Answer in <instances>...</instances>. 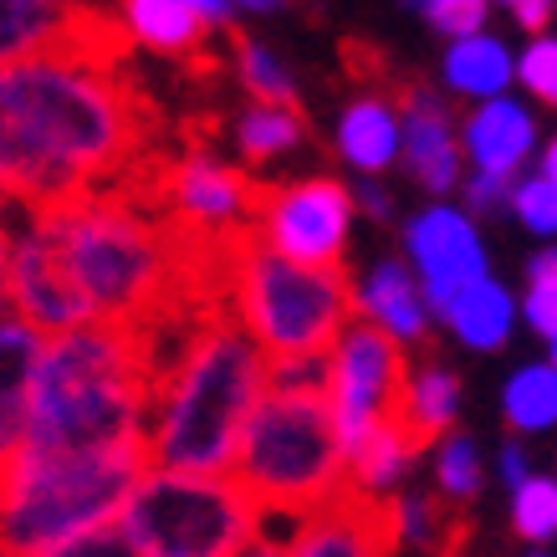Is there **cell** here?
<instances>
[{"mask_svg": "<svg viewBox=\"0 0 557 557\" xmlns=\"http://www.w3.org/2000/svg\"><path fill=\"white\" fill-rule=\"evenodd\" d=\"M128 26L77 5L62 41L0 67V180L21 210H57L102 189H144L149 102L123 72Z\"/></svg>", "mask_w": 557, "mask_h": 557, "instance_id": "1", "label": "cell"}, {"mask_svg": "<svg viewBox=\"0 0 557 557\" xmlns=\"http://www.w3.org/2000/svg\"><path fill=\"white\" fill-rule=\"evenodd\" d=\"M153 388L159 373L149 358V327L87 322L41 338L21 384V430L5 456L149 445Z\"/></svg>", "mask_w": 557, "mask_h": 557, "instance_id": "2", "label": "cell"}, {"mask_svg": "<svg viewBox=\"0 0 557 557\" xmlns=\"http://www.w3.org/2000/svg\"><path fill=\"white\" fill-rule=\"evenodd\" d=\"M271 394V354L231 318V307L205 312L180 343L174 363L153 388L149 466L153 471L231 475L246 424Z\"/></svg>", "mask_w": 557, "mask_h": 557, "instance_id": "3", "label": "cell"}, {"mask_svg": "<svg viewBox=\"0 0 557 557\" xmlns=\"http://www.w3.org/2000/svg\"><path fill=\"white\" fill-rule=\"evenodd\" d=\"M144 475H149V445L5 456V475H0L5 557L47 553V547L119 527Z\"/></svg>", "mask_w": 557, "mask_h": 557, "instance_id": "4", "label": "cell"}, {"mask_svg": "<svg viewBox=\"0 0 557 557\" xmlns=\"http://www.w3.org/2000/svg\"><path fill=\"white\" fill-rule=\"evenodd\" d=\"M261 507L312 511L348 496V450L322 388H271L246 424L236 471Z\"/></svg>", "mask_w": 557, "mask_h": 557, "instance_id": "5", "label": "cell"}, {"mask_svg": "<svg viewBox=\"0 0 557 557\" xmlns=\"http://www.w3.org/2000/svg\"><path fill=\"white\" fill-rule=\"evenodd\" d=\"M231 318L271 358H327L358 312V292L338 267H302L246 240L225 282Z\"/></svg>", "mask_w": 557, "mask_h": 557, "instance_id": "6", "label": "cell"}, {"mask_svg": "<svg viewBox=\"0 0 557 557\" xmlns=\"http://www.w3.org/2000/svg\"><path fill=\"white\" fill-rule=\"evenodd\" d=\"M119 532L138 557H246L261 542V502L236 475L149 466Z\"/></svg>", "mask_w": 557, "mask_h": 557, "instance_id": "7", "label": "cell"}, {"mask_svg": "<svg viewBox=\"0 0 557 557\" xmlns=\"http://www.w3.org/2000/svg\"><path fill=\"white\" fill-rule=\"evenodd\" d=\"M405 388L409 369L399 338H388L369 318H354L327 354V409H333V424H338V440L348 456L373 430L399 420Z\"/></svg>", "mask_w": 557, "mask_h": 557, "instance_id": "8", "label": "cell"}, {"mask_svg": "<svg viewBox=\"0 0 557 557\" xmlns=\"http://www.w3.org/2000/svg\"><path fill=\"white\" fill-rule=\"evenodd\" d=\"M5 302H11V318L32 322L47 338L98 322L36 210H21V225H11L5 236Z\"/></svg>", "mask_w": 557, "mask_h": 557, "instance_id": "9", "label": "cell"}, {"mask_svg": "<svg viewBox=\"0 0 557 557\" xmlns=\"http://www.w3.org/2000/svg\"><path fill=\"white\" fill-rule=\"evenodd\" d=\"M348 225H354V189H343L338 180H297L282 189H261L251 236L302 267H338Z\"/></svg>", "mask_w": 557, "mask_h": 557, "instance_id": "10", "label": "cell"}, {"mask_svg": "<svg viewBox=\"0 0 557 557\" xmlns=\"http://www.w3.org/2000/svg\"><path fill=\"white\" fill-rule=\"evenodd\" d=\"M405 251L409 267L420 271L430 307H445L450 297H460L466 287L486 282V246L475 236V225L450 205H435L405 225Z\"/></svg>", "mask_w": 557, "mask_h": 557, "instance_id": "11", "label": "cell"}, {"mask_svg": "<svg viewBox=\"0 0 557 557\" xmlns=\"http://www.w3.org/2000/svg\"><path fill=\"white\" fill-rule=\"evenodd\" d=\"M388 542H394V532H388L384 502L348 491L333 507L307 517L287 557H388Z\"/></svg>", "mask_w": 557, "mask_h": 557, "instance_id": "12", "label": "cell"}, {"mask_svg": "<svg viewBox=\"0 0 557 557\" xmlns=\"http://www.w3.org/2000/svg\"><path fill=\"white\" fill-rule=\"evenodd\" d=\"M405 164L435 195L460 180V134L435 92H405Z\"/></svg>", "mask_w": 557, "mask_h": 557, "instance_id": "13", "label": "cell"}, {"mask_svg": "<svg viewBox=\"0 0 557 557\" xmlns=\"http://www.w3.org/2000/svg\"><path fill=\"white\" fill-rule=\"evenodd\" d=\"M430 292H424L420 271L409 261H379L358 287V318H369L373 327H384L388 338L414 343L430 327Z\"/></svg>", "mask_w": 557, "mask_h": 557, "instance_id": "14", "label": "cell"}, {"mask_svg": "<svg viewBox=\"0 0 557 557\" xmlns=\"http://www.w3.org/2000/svg\"><path fill=\"white\" fill-rule=\"evenodd\" d=\"M532 144H537V123L517 98H491L466 119V153L475 159V174L511 180Z\"/></svg>", "mask_w": 557, "mask_h": 557, "instance_id": "15", "label": "cell"}, {"mask_svg": "<svg viewBox=\"0 0 557 557\" xmlns=\"http://www.w3.org/2000/svg\"><path fill=\"white\" fill-rule=\"evenodd\" d=\"M338 153L358 174H379L405 153V119L384 98H358L343 108L338 123Z\"/></svg>", "mask_w": 557, "mask_h": 557, "instance_id": "16", "label": "cell"}, {"mask_svg": "<svg viewBox=\"0 0 557 557\" xmlns=\"http://www.w3.org/2000/svg\"><path fill=\"white\" fill-rule=\"evenodd\" d=\"M517 312L522 307L511 302V292L502 287V282H475V287H466L460 297H450V302L440 307V318H445V327L456 333L466 348H475V354H491V348H502V343L511 338V327H517Z\"/></svg>", "mask_w": 557, "mask_h": 557, "instance_id": "17", "label": "cell"}, {"mask_svg": "<svg viewBox=\"0 0 557 557\" xmlns=\"http://www.w3.org/2000/svg\"><path fill=\"white\" fill-rule=\"evenodd\" d=\"M119 16L134 41L164 51V57H195L210 32V21L185 0H123Z\"/></svg>", "mask_w": 557, "mask_h": 557, "instance_id": "18", "label": "cell"}, {"mask_svg": "<svg viewBox=\"0 0 557 557\" xmlns=\"http://www.w3.org/2000/svg\"><path fill=\"white\" fill-rule=\"evenodd\" d=\"M460 414V379L445 363H430V369L409 373V388L399 399V424L414 445H440L450 435V424Z\"/></svg>", "mask_w": 557, "mask_h": 557, "instance_id": "19", "label": "cell"}, {"mask_svg": "<svg viewBox=\"0 0 557 557\" xmlns=\"http://www.w3.org/2000/svg\"><path fill=\"white\" fill-rule=\"evenodd\" d=\"M414 450H420V445L405 435V424L388 420L384 430H373L354 456H348V491H354V496H369V502H388V491L405 481Z\"/></svg>", "mask_w": 557, "mask_h": 557, "instance_id": "20", "label": "cell"}, {"mask_svg": "<svg viewBox=\"0 0 557 557\" xmlns=\"http://www.w3.org/2000/svg\"><path fill=\"white\" fill-rule=\"evenodd\" d=\"M77 16V0H0V57L21 62L62 41Z\"/></svg>", "mask_w": 557, "mask_h": 557, "instance_id": "21", "label": "cell"}, {"mask_svg": "<svg viewBox=\"0 0 557 557\" xmlns=\"http://www.w3.org/2000/svg\"><path fill=\"white\" fill-rule=\"evenodd\" d=\"M511 77H517V62L491 36H466V41H450V51H445V83L460 98H475V102L507 98Z\"/></svg>", "mask_w": 557, "mask_h": 557, "instance_id": "22", "label": "cell"}, {"mask_svg": "<svg viewBox=\"0 0 557 557\" xmlns=\"http://www.w3.org/2000/svg\"><path fill=\"white\" fill-rule=\"evenodd\" d=\"M502 414L511 430L542 435L557 430V369L553 363H522L502 388Z\"/></svg>", "mask_w": 557, "mask_h": 557, "instance_id": "23", "label": "cell"}, {"mask_svg": "<svg viewBox=\"0 0 557 557\" xmlns=\"http://www.w3.org/2000/svg\"><path fill=\"white\" fill-rule=\"evenodd\" d=\"M302 138H307V119L297 108H267V102H256L251 113L236 123V144L246 164H271L276 153L297 149Z\"/></svg>", "mask_w": 557, "mask_h": 557, "instance_id": "24", "label": "cell"}, {"mask_svg": "<svg viewBox=\"0 0 557 557\" xmlns=\"http://www.w3.org/2000/svg\"><path fill=\"white\" fill-rule=\"evenodd\" d=\"M511 532L537 547L557 537V475H527L511 491Z\"/></svg>", "mask_w": 557, "mask_h": 557, "instance_id": "25", "label": "cell"}, {"mask_svg": "<svg viewBox=\"0 0 557 557\" xmlns=\"http://www.w3.org/2000/svg\"><path fill=\"white\" fill-rule=\"evenodd\" d=\"M481 481H486V471H481V450H475L471 435H460V430H450V435L435 445V486L445 502H471L475 491H481Z\"/></svg>", "mask_w": 557, "mask_h": 557, "instance_id": "26", "label": "cell"}, {"mask_svg": "<svg viewBox=\"0 0 557 557\" xmlns=\"http://www.w3.org/2000/svg\"><path fill=\"white\" fill-rule=\"evenodd\" d=\"M236 62H240V83H246V92H251L256 102H267V108H292V77L267 47H256V41L240 36Z\"/></svg>", "mask_w": 557, "mask_h": 557, "instance_id": "27", "label": "cell"}, {"mask_svg": "<svg viewBox=\"0 0 557 557\" xmlns=\"http://www.w3.org/2000/svg\"><path fill=\"white\" fill-rule=\"evenodd\" d=\"M384 517L394 542H414V547L445 542V507L430 496H394V502H384Z\"/></svg>", "mask_w": 557, "mask_h": 557, "instance_id": "28", "label": "cell"}, {"mask_svg": "<svg viewBox=\"0 0 557 557\" xmlns=\"http://www.w3.org/2000/svg\"><path fill=\"white\" fill-rule=\"evenodd\" d=\"M511 210H517V220H522L527 231H537V236H557V180H547V174L522 180L517 195H511Z\"/></svg>", "mask_w": 557, "mask_h": 557, "instance_id": "29", "label": "cell"}, {"mask_svg": "<svg viewBox=\"0 0 557 557\" xmlns=\"http://www.w3.org/2000/svg\"><path fill=\"white\" fill-rule=\"evenodd\" d=\"M517 77H522V87H527V92H532L537 102L557 108V41H553V36H537V41L522 51V62H517Z\"/></svg>", "mask_w": 557, "mask_h": 557, "instance_id": "30", "label": "cell"}, {"mask_svg": "<svg viewBox=\"0 0 557 557\" xmlns=\"http://www.w3.org/2000/svg\"><path fill=\"white\" fill-rule=\"evenodd\" d=\"M424 16L440 36L450 41H466V36H481V21H486V0H430Z\"/></svg>", "mask_w": 557, "mask_h": 557, "instance_id": "31", "label": "cell"}, {"mask_svg": "<svg viewBox=\"0 0 557 557\" xmlns=\"http://www.w3.org/2000/svg\"><path fill=\"white\" fill-rule=\"evenodd\" d=\"M26 557H138V553H134V542L123 537L119 527H108V532H92V537L62 542V547H47V553H26Z\"/></svg>", "mask_w": 557, "mask_h": 557, "instance_id": "32", "label": "cell"}, {"mask_svg": "<svg viewBox=\"0 0 557 557\" xmlns=\"http://www.w3.org/2000/svg\"><path fill=\"white\" fill-rule=\"evenodd\" d=\"M511 195H517V185L502 180V174H475L471 185H466V205H471L475 215H486V210H496V205H507Z\"/></svg>", "mask_w": 557, "mask_h": 557, "instance_id": "33", "label": "cell"}, {"mask_svg": "<svg viewBox=\"0 0 557 557\" xmlns=\"http://www.w3.org/2000/svg\"><path fill=\"white\" fill-rule=\"evenodd\" d=\"M496 471H502V481H507L511 491H517L527 475H532V460H527V445H522V440H507V445H502V456H496Z\"/></svg>", "mask_w": 557, "mask_h": 557, "instance_id": "34", "label": "cell"}, {"mask_svg": "<svg viewBox=\"0 0 557 557\" xmlns=\"http://www.w3.org/2000/svg\"><path fill=\"white\" fill-rule=\"evenodd\" d=\"M527 292H553L557 297V251H537L527 261Z\"/></svg>", "mask_w": 557, "mask_h": 557, "instance_id": "35", "label": "cell"}, {"mask_svg": "<svg viewBox=\"0 0 557 557\" xmlns=\"http://www.w3.org/2000/svg\"><path fill=\"white\" fill-rule=\"evenodd\" d=\"M517 21H522V32L532 36H547V21H553V0H522V5H511Z\"/></svg>", "mask_w": 557, "mask_h": 557, "instance_id": "36", "label": "cell"}, {"mask_svg": "<svg viewBox=\"0 0 557 557\" xmlns=\"http://www.w3.org/2000/svg\"><path fill=\"white\" fill-rule=\"evenodd\" d=\"M354 205H363V215H373V220L388 215V195H384V189H373V185H358L354 189Z\"/></svg>", "mask_w": 557, "mask_h": 557, "instance_id": "37", "label": "cell"}, {"mask_svg": "<svg viewBox=\"0 0 557 557\" xmlns=\"http://www.w3.org/2000/svg\"><path fill=\"white\" fill-rule=\"evenodd\" d=\"M185 5H195L210 26H225V16H231V0H185Z\"/></svg>", "mask_w": 557, "mask_h": 557, "instance_id": "38", "label": "cell"}, {"mask_svg": "<svg viewBox=\"0 0 557 557\" xmlns=\"http://www.w3.org/2000/svg\"><path fill=\"white\" fill-rule=\"evenodd\" d=\"M542 174H547V180H557V138L547 144V153H542Z\"/></svg>", "mask_w": 557, "mask_h": 557, "instance_id": "39", "label": "cell"}, {"mask_svg": "<svg viewBox=\"0 0 557 557\" xmlns=\"http://www.w3.org/2000/svg\"><path fill=\"white\" fill-rule=\"evenodd\" d=\"M246 557H287V553H282V547H267V542H256Z\"/></svg>", "mask_w": 557, "mask_h": 557, "instance_id": "40", "label": "cell"}, {"mask_svg": "<svg viewBox=\"0 0 557 557\" xmlns=\"http://www.w3.org/2000/svg\"><path fill=\"white\" fill-rule=\"evenodd\" d=\"M240 5H256V11H267V5H276V0H240Z\"/></svg>", "mask_w": 557, "mask_h": 557, "instance_id": "41", "label": "cell"}, {"mask_svg": "<svg viewBox=\"0 0 557 557\" xmlns=\"http://www.w3.org/2000/svg\"><path fill=\"white\" fill-rule=\"evenodd\" d=\"M547 363H553V369H557V338H553V358H547Z\"/></svg>", "mask_w": 557, "mask_h": 557, "instance_id": "42", "label": "cell"}, {"mask_svg": "<svg viewBox=\"0 0 557 557\" xmlns=\"http://www.w3.org/2000/svg\"><path fill=\"white\" fill-rule=\"evenodd\" d=\"M409 5H430V0H409Z\"/></svg>", "mask_w": 557, "mask_h": 557, "instance_id": "43", "label": "cell"}, {"mask_svg": "<svg viewBox=\"0 0 557 557\" xmlns=\"http://www.w3.org/2000/svg\"><path fill=\"white\" fill-rule=\"evenodd\" d=\"M502 5H522V0H502Z\"/></svg>", "mask_w": 557, "mask_h": 557, "instance_id": "44", "label": "cell"}, {"mask_svg": "<svg viewBox=\"0 0 557 557\" xmlns=\"http://www.w3.org/2000/svg\"><path fill=\"white\" fill-rule=\"evenodd\" d=\"M532 557H547V553H532Z\"/></svg>", "mask_w": 557, "mask_h": 557, "instance_id": "45", "label": "cell"}]
</instances>
